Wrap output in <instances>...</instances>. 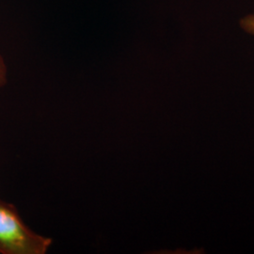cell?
Returning a JSON list of instances; mask_svg holds the SVG:
<instances>
[{
	"label": "cell",
	"mask_w": 254,
	"mask_h": 254,
	"mask_svg": "<svg viewBox=\"0 0 254 254\" xmlns=\"http://www.w3.org/2000/svg\"><path fill=\"white\" fill-rule=\"evenodd\" d=\"M52 244L25 224L13 204L0 200V254H46Z\"/></svg>",
	"instance_id": "cell-1"
},
{
	"label": "cell",
	"mask_w": 254,
	"mask_h": 254,
	"mask_svg": "<svg viewBox=\"0 0 254 254\" xmlns=\"http://www.w3.org/2000/svg\"><path fill=\"white\" fill-rule=\"evenodd\" d=\"M241 27L245 30L246 32L254 35V13L247 15L240 22Z\"/></svg>",
	"instance_id": "cell-2"
},
{
	"label": "cell",
	"mask_w": 254,
	"mask_h": 254,
	"mask_svg": "<svg viewBox=\"0 0 254 254\" xmlns=\"http://www.w3.org/2000/svg\"><path fill=\"white\" fill-rule=\"evenodd\" d=\"M7 82V66L3 57L0 55V88H2Z\"/></svg>",
	"instance_id": "cell-3"
}]
</instances>
